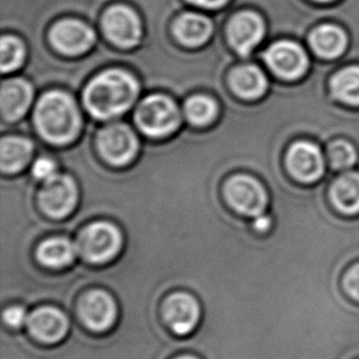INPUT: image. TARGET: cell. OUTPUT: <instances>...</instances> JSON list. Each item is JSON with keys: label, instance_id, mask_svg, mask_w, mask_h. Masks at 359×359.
<instances>
[{"label": "cell", "instance_id": "cell-1", "mask_svg": "<svg viewBox=\"0 0 359 359\" xmlns=\"http://www.w3.org/2000/svg\"><path fill=\"white\" fill-rule=\"evenodd\" d=\"M139 85L130 74L109 70L100 74L88 83L83 103L97 119H112L128 111L135 102Z\"/></svg>", "mask_w": 359, "mask_h": 359}, {"label": "cell", "instance_id": "cell-2", "mask_svg": "<svg viewBox=\"0 0 359 359\" xmlns=\"http://www.w3.org/2000/svg\"><path fill=\"white\" fill-rule=\"evenodd\" d=\"M34 124L50 144L65 145L79 135L81 117L73 98L64 93H46L34 109Z\"/></svg>", "mask_w": 359, "mask_h": 359}, {"label": "cell", "instance_id": "cell-3", "mask_svg": "<svg viewBox=\"0 0 359 359\" xmlns=\"http://www.w3.org/2000/svg\"><path fill=\"white\" fill-rule=\"evenodd\" d=\"M180 109L170 97L152 95L145 98L136 109L135 121L141 130L151 137H163L180 126Z\"/></svg>", "mask_w": 359, "mask_h": 359}, {"label": "cell", "instance_id": "cell-4", "mask_svg": "<svg viewBox=\"0 0 359 359\" xmlns=\"http://www.w3.org/2000/svg\"><path fill=\"white\" fill-rule=\"evenodd\" d=\"M121 247V234L114 224L104 221L88 226L80 233L76 248L90 262L102 264L117 255Z\"/></svg>", "mask_w": 359, "mask_h": 359}, {"label": "cell", "instance_id": "cell-5", "mask_svg": "<svg viewBox=\"0 0 359 359\" xmlns=\"http://www.w3.org/2000/svg\"><path fill=\"white\" fill-rule=\"evenodd\" d=\"M76 314L86 330L102 335L112 330L117 323V303L107 292L93 290L79 301Z\"/></svg>", "mask_w": 359, "mask_h": 359}, {"label": "cell", "instance_id": "cell-6", "mask_svg": "<svg viewBox=\"0 0 359 359\" xmlns=\"http://www.w3.org/2000/svg\"><path fill=\"white\" fill-rule=\"evenodd\" d=\"M288 173L299 183L311 184L325 173V160L320 147L311 140L293 142L286 152L285 160Z\"/></svg>", "mask_w": 359, "mask_h": 359}, {"label": "cell", "instance_id": "cell-7", "mask_svg": "<svg viewBox=\"0 0 359 359\" xmlns=\"http://www.w3.org/2000/svg\"><path fill=\"white\" fill-rule=\"evenodd\" d=\"M224 195L229 204L239 214L257 217L265 214L267 193L259 180L249 175H239L226 183Z\"/></svg>", "mask_w": 359, "mask_h": 359}, {"label": "cell", "instance_id": "cell-8", "mask_svg": "<svg viewBox=\"0 0 359 359\" xmlns=\"http://www.w3.org/2000/svg\"><path fill=\"white\" fill-rule=\"evenodd\" d=\"M200 316L199 303L184 292L168 297L161 309V318L167 330L178 337L189 336L199 325Z\"/></svg>", "mask_w": 359, "mask_h": 359}, {"label": "cell", "instance_id": "cell-9", "mask_svg": "<svg viewBox=\"0 0 359 359\" xmlns=\"http://www.w3.org/2000/svg\"><path fill=\"white\" fill-rule=\"evenodd\" d=\"M29 335L41 346H55L65 340L68 336V316L54 306H41L29 316L26 324Z\"/></svg>", "mask_w": 359, "mask_h": 359}, {"label": "cell", "instance_id": "cell-10", "mask_svg": "<svg viewBox=\"0 0 359 359\" xmlns=\"http://www.w3.org/2000/svg\"><path fill=\"white\" fill-rule=\"evenodd\" d=\"M78 201V188L69 175H55L44 182L39 191V205L53 219H63L73 211Z\"/></svg>", "mask_w": 359, "mask_h": 359}, {"label": "cell", "instance_id": "cell-11", "mask_svg": "<svg viewBox=\"0 0 359 359\" xmlns=\"http://www.w3.org/2000/svg\"><path fill=\"white\" fill-rule=\"evenodd\" d=\"M97 146L104 160L114 165H124L135 157L139 142L129 126L112 124L98 134Z\"/></svg>", "mask_w": 359, "mask_h": 359}, {"label": "cell", "instance_id": "cell-12", "mask_svg": "<svg viewBox=\"0 0 359 359\" xmlns=\"http://www.w3.org/2000/svg\"><path fill=\"white\" fill-rule=\"evenodd\" d=\"M264 58L273 74L288 81L301 79L309 65L308 57L301 46L287 41L272 44Z\"/></svg>", "mask_w": 359, "mask_h": 359}, {"label": "cell", "instance_id": "cell-13", "mask_svg": "<svg viewBox=\"0 0 359 359\" xmlns=\"http://www.w3.org/2000/svg\"><path fill=\"white\" fill-rule=\"evenodd\" d=\"M103 29L113 43L124 48L134 47L140 41L139 18L133 10L123 5L108 10L103 18Z\"/></svg>", "mask_w": 359, "mask_h": 359}, {"label": "cell", "instance_id": "cell-14", "mask_svg": "<svg viewBox=\"0 0 359 359\" xmlns=\"http://www.w3.org/2000/svg\"><path fill=\"white\" fill-rule=\"evenodd\" d=\"M50 41L59 52L75 55L86 52L93 46L95 34L83 22L69 20L54 26L50 31Z\"/></svg>", "mask_w": 359, "mask_h": 359}, {"label": "cell", "instance_id": "cell-15", "mask_svg": "<svg viewBox=\"0 0 359 359\" xmlns=\"http://www.w3.org/2000/svg\"><path fill=\"white\" fill-rule=\"evenodd\" d=\"M264 36V22L254 13L236 15L229 26V39L241 55H248Z\"/></svg>", "mask_w": 359, "mask_h": 359}, {"label": "cell", "instance_id": "cell-16", "mask_svg": "<svg viewBox=\"0 0 359 359\" xmlns=\"http://www.w3.org/2000/svg\"><path fill=\"white\" fill-rule=\"evenodd\" d=\"M32 101V88L21 79H11L3 83L0 91V109L5 121H18L27 112Z\"/></svg>", "mask_w": 359, "mask_h": 359}, {"label": "cell", "instance_id": "cell-17", "mask_svg": "<svg viewBox=\"0 0 359 359\" xmlns=\"http://www.w3.org/2000/svg\"><path fill=\"white\" fill-rule=\"evenodd\" d=\"M330 200L347 216L359 214V172H346L331 182Z\"/></svg>", "mask_w": 359, "mask_h": 359}, {"label": "cell", "instance_id": "cell-18", "mask_svg": "<svg viewBox=\"0 0 359 359\" xmlns=\"http://www.w3.org/2000/svg\"><path fill=\"white\" fill-rule=\"evenodd\" d=\"M32 156V144L27 139L11 136L0 144V168L4 173H16L25 168Z\"/></svg>", "mask_w": 359, "mask_h": 359}, {"label": "cell", "instance_id": "cell-19", "mask_svg": "<svg viewBox=\"0 0 359 359\" xmlns=\"http://www.w3.org/2000/svg\"><path fill=\"white\" fill-rule=\"evenodd\" d=\"M231 85L234 93L245 100L262 97L267 88L266 76L254 65H244L236 69L231 75Z\"/></svg>", "mask_w": 359, "mask_h": 359}, {"label": "cell", "instance_id": "cell-20", "mask_svg": "<svg viewBox=\"0 0 359 359\" xmlns=\"http://www.w3.org/2000/svg\"><path fill=\"white\" fill-rule=\"evenodd\" d=\"M175 36L187 46H200L205 43L212 34V24L203 15H182L175 22Z\"/></svg>", "mask_w": 359, "mask_h": 359}, {"label": "cell", "instance_id": "cell-21", "mask_svg": "<svg viewBox=\"0 0 359 359\" xmlns=\"http://www.w3.org/2000/svg\"><path fill=\"white\" fill-rule=\"evenodd\" d=\"M346 43L344 31L331 25L318 27L311 36V47L323 58H337L345 50Z\"/></svg>", "mask_w": 359, "mask_h": 359}, {"label": "cell", "instance_id": "cell-22", "mask_svg": "<svg viewBox=\"0 0 359 359\" xmlns=\"http://www.w3.org/2000/svg\"><path fill=\"white\" fill-rule=\"evenodd\" d=\"M78 248L67 238H52L39 245L37 257L44 266L62 269L68 266L76 257Z\"/></svg>", "mask_w": 359, "mask_h": 359}, {"label": "cell", "instance_id": "cell-23", "mask_svg": "<svg viewBox=\"0 0 359 359\" xmlns=\"http://www.w3.org/2000/svg\"><path fill=\"white\" fill-rule=\"evenodd\" d=\"M330 88L336 101L359 107V67H348L336 73L331 79Z\"/></svg>", "mask_w": 359, "mask_h": 359}, {"label": "cell", "instance_id": "cell-24", "mask_svg": "<svg viewBox=\"0 0 359 359\" xmlns=\"http://www.w3.org/2000/svg\"><path fill=\"white\" fill-rule=\"evenodd\" d=\"M327 160L332 170H348L357 163L359 152L353 142L337 139L327 145Z\"/></svg>", "mask_w": 359, "mask_h": 359}, {"label": "cell", "instance_id": "cell-25", "mask_svg": "<svg viewBox=\"0 0 359 359\" xmlns=\"http://www.w3.org/2000/svg\"><path fill=\"white\" fill-rule=\"evenodd\" d=\"M185 116L194 126H206L217 116V104L212 98L198 95L185 103Z\"/></svg>", "mask_w": 359, "mask_h": 359}, {"label": "cell", "instance_id": "cell-26", "mask_svg": "<svg viewBox=\"0 0 359 359\" xmlns=\"http://www.w3.org/2000/svg\"><path fill=\"white\" fill-rule=\"evenodd\" d=\"M25 57L22 43L15 37H3L0 43V69L3 73H9L19 68Z\"/></svg>", "mask_w": 359, "mask_h": 359}, {"label": "cell", "instance_id": "cell-27", "mask_svg": "<svg viewBox=\"0 0 359 359\" xmlns=\"http://www.w3.org/2000/svg\"><path fill=\"white\" fill-rule=\"evenodd\" d=\"M27 311L25 308L20 306H9L3 313V320L5 325L10 327L11 330H19L22 326L27 324Z\"/></svg>", "mask_w": 359, "mask_h": 359}, {"label": "cell", "instance_id": "cell-28", "mask_svg": "<svg viewBox=\"0 0 359 359\" xmlns=\"http://www.w3.org/2000/svg\"><path fill=\"white\" fill-rule=\"evenodd\" d=\"M342 286L347 296L359 303V262L347 270L342 280Z\"/></svg>", "mask_w": 359, "mask_h": 359}, {"label": "cell", "instance_id": "cell-29", "mask_svg": "<svg viewBox=\"0 0 359 359\" xmlns=\"http://www.w3.org/2000/svg\"><path fill=\"white\" fill-rule=\"evenodd\" d=\"M32 175L34 178L46 182V180L53 178L54 175H58V173H57V167L53 161L43 157V158H39L34 162L32 165Z\"/></svg>", "mask_w": 359, "mask_h": 359}, {"label": "cell", "instance_id": "cell-30", "mask_svg": "<svg viewBox=\"0 0 359 359\" xmlns=\"http://www.w3.org/2000/svg\"><path fill=\"white\" fill-rule=\"evenodd\" d=\"M271 217H269L265 214L262 215V216H257V217L254 219V227L259 232H266L271 227Z\"/></svg>", "mask_w": 359, "mask_h": 359}, {"label": "cell", "instance_id": "cell-31", "mask_svg": "<svg viewBox=\"0 0 359 359\" xmlns=\"http://www.w3.org/2000/svg\"><path fill=\"white\" fill-rule=\"evenodd\" d=\"M189 1L193 3V4L203 6V8L215 9V8H219V6L226 4L227 0H189Z\"/></svg>", "mask_w": 359, "mask_h": 359}, {"label": "cell", "instance_id": "cell-32", "mask_svg": "<svg viewBox=\"0 0 359 359\" xmlns=\"http://www.w3.org/2000/svg\"><path fill=\"white\" fill-rule=\"evenodd\" d=\"M170 359H201L198 355H190V353H183V355H178Z\"/></svg>", "mask_w": 359, "mask_h": 359}, {"label": "cell", "instance_id": "cell-33", "mask_svg": "<svg viewBox=\"0 0 359 359\" xmlns=\"http://www.w3.org/2000/svg\"><path fill=\"white\" fill-rule=\"evenodd\" d=\"M318 1H330V0H318Z\"/></svg>", "mask_w": 359, "mask_h": 359}]
</instances>
